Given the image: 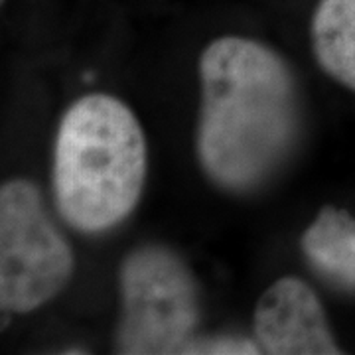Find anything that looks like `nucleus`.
Wrapping results in <instances>:
<instances>
[{
	"label": "nucleus",
	"mask_w": 355,
	"mask_h": 355,
	"mask_svg": "<svg viewBox=\"0 0 355 355\" xmlns=\"http://www.w3.org/2000/svg\"><path fill=\"white\" fill-rule=\"evenodd\" d=\"M200 81L198 162L223 190H254L284 164L300 135L291 67L261 42L225 36L203 50Z\"/></svg>",
	"instance_id": "1"
},
{
	"label": "nucleus",
	"mask_w": 355,
	"mask_h": 355,
	"mask_svg": "<svg viewBox=\"0 0 355 355\" xmlns=\"http://www.w3.org/2000/svg\"><path fill=\"white\" fill-rule=\"evenodd\" d=\"M146 180V140L135 113L111 95L77 99L62 116L51 188L60 216L77 231L101 233L137 207Z\"/></svg>",
	"instance_id": "2"
},
{
	"label": "nucleus",
	"mask_w": 355,
	"mask_h": 355,
	"mask_svg": "<svg viewBox=\"0 0 355 355\" xmlns=\"http://www.w3.org/2000/svg\"><path fill=\"white\" fill-rule=\"evenodd\" d=\"M119 291L116 354H182L193 340L200 322L198 282L170 247L148 243L132 249L119 268Z\"/></svg>",
	"instance_id": "3"
},
{
	"label": "nucleus",
	"mask_w": 355,
	"mask_h": 355,
	"mask_svg": "<svg viewBox=\"0 0 355 355\" xmlns=\"http://www.w3.org/2000/svg\"><path fill=\"white\" fill-rule=\"evenodd\" d=\"M73 251L51 223L44 198L28 180L0 190V306L28 314L64 291L73 275Z\"/></svg>",
	"instance_id": "4"
},
{
	"label": "nucleus",
	"mask_w": 355,
	"mask_h": 355,
	"mask_svg": "<svg viewBox=\"0 0 355 355\" xmlns=\"http://www.w3.org/2000/svg\"><path fill=\"white\" fill-rule=\"evenodd\" d=\"M254 338L263 354H342L316 292L296 277L277 280L259 298L254 308Z\"/></svg>",
	"instance_id": "5"
},
{
	"label": "nucleus",
	"mask_w": 355,
	"mask_h": 355,
	"mask_svg": "<svg viewBox=\"0 0 355 355\" xmlns=\"http://www.w3.org/2000/svg\"><path fill=\"white\" fill-rule=\"evenodd\" d=\"M306 259L345 288H355V217L326 205L302 237Z\"/></svg>",
	"instance_id": "6"
},
{
	"label": "nucleus",
	"mask_w": 355,
	"mask_h": 355,
	"mask_svg": "<svg viewBox=\"0 0 355 355\" xmlns=\"http://www.w3.org/2000/svg\"><path fill=\"white\" fill-rule=\"evenodd\" d=\"M312 46L320 67L355 91V0H320L312 18Z\"/></svg>",
	"instance_id": "7"
},
{
	"label": "nucleus",
	"mask_w": 355,
	"mask_h": 355,
	"mask_svg": "<svg viewBox=\"0 0 355 355\" xmlns=\"http://www.w3.org/2000/svg\"><path fill=\"white\" fill-rule=\"evenodd\" d=\"M261 345L243 338H207L191 340L182 354H207V355H253L261 354Z\"/></svg>",
	"instance_id": "8"
}]
</instances>
